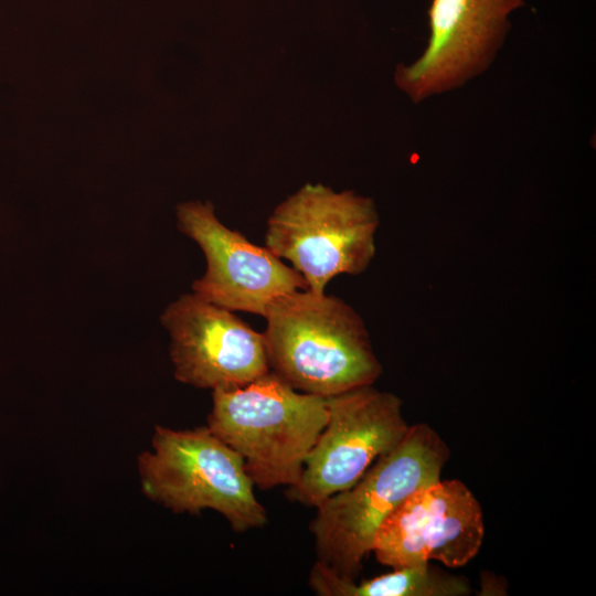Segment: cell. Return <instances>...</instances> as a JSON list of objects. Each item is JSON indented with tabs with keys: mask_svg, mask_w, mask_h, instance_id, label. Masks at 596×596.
<instances>
[{
	"mask_svg": "<svg viewBox=\"0 0 596 596\" xmlns=\"http://www.w3.org/2000/svg\"><path fill=\"white\" fill-rule=\"evenodd\" d=\"M174 377L196 389L244 386L269 371L263 333L234 311L184 294L162 312Z\"/></svg>",
	"mask_w": 596,
	"mask_h": 596,
	"instance_id": "30bf717a",
	"label": "cell"
},
{
	"mask_svg": "<svg viewBox=\"0 0 596 596\" xmlns=\"http://www.w3.org/2000/svg\"><path fill=\"white\" fill-rule=\"evenodd\" d=\"M207 427L241 455L259 489L295 486L328 421L327 397L299 392L270 370L212 391Z\"/></svg>",
	"mask_w": 596,
	"mask_h": 596,
	"instance_id": "7a4b0ae2",
	"label": "cell"
},
{
	"mask_svg": "<svg viewBox=\"0 0 596 596\" xmlns=\"http://www.w3.org/2000/svg\"><path fill=\"white\" fill-rule=\"evenodd\" d=\"M379 224L372 199L307 183L274 210L265 246L291 263L308 290L321 295L333 277L359 275L370 266Z\"/></svg>",
	"mask_w": 596,
	"mask_h": 596,
	"instance_id": "5b68a950",
	"label": "cell"
},
{
	"mask_svg": "<svg viewBox=\"0 0 596 596\" xmlns=\"http://www.w3.org/2000/svg\"><path fill=\"white\" fill-rule=\"evenodd\" d=\"M328 421L310 450L298 482L286 494L307 507L353 486L391 451L409 425L398 396L365 385L327 397Z\"/></svg>",
	"mask_w": 596,
	"mask_h": 596,
	"instance_id": "8992f818",
	"label": "cell"
},
{
	"mask_svg": "<svg viewBox=\"0 0 596 596\" xmlns=\"http://www.w3.org/2000/svg\"><path fill=\"white\" fill-rule=\"evenodd\" d=\"M309 586L319 596H465L470 585L464 577L451 575L430 562L398 568L361 581H347L326 564L316 561Z\"/></svg>",
	"mask_w": 596,
	"mask_h": 596,
	"instance_id": "8fae6325",
	"label": "cell"
},
{
	"mask_svg": "<svg viewBox=\"0 0 596 596\" xmlns=\"http://www.w3.org/2000/svg\"><path fill=\"white\" fill-rule=\"evenodd\" d=\"M448 458V447L429 425L409 426L353 486L316 507L310 531L317 561L355 581L383 521L411 493L440 479Z\"/></svg>",
	"mask_w": 596,
	"mask_h": 596,
	"instance_id": "3957f363",
	"label": "cell"
},
{
	"mask_svg": "<svg viewBox=\"0 0 596 596\" xmlns=\"http://www.w3.org/2000/svg\"><path fill=\"white\" fill-rule=\"evenodd\" d=\"M264 318L269 370L299 392L329 397L373 385L382 373L363 319L336 296L294 290Z\"/></svg>",
	"mask_w": 596,
	"mask_h": 596,
	"instance_id": "6da1fadb",
	"label": "cell"
},
{
	"mask_svg": "<svg viewBox=\"0 0 596 596\" xmlns=\"http://www.w3.org/2000/svg\"><path fill=\"white\" fill-rule=\"evenodd\" d=\"M483 535L482 509L470 489L460 480L438 479L387 515L372 552L392 568L432 561L459 567L478 554Z\"/></svg>",
	"mask_w": 596,
	"mask_h": 596,
	"instance_id": "9c48e42d",
	"label": "cell"
},
{
	"mask_svg": "<svg viewBox=\"0 0 596 596\" xmlns=\"http://www.w3.org/2000/svg\"><path fill=\"white\" fill-rule=\"evenodd\" d=\"M175 213L179 231L205 256L206 269L192 284L199 297L231 311L264 317L279 296L308 289L304 277L266 246L255 245L225 226L210 201L180 203Z\"/></svg>",
	"mask_w": 596,
	"mask_h": 596,
	"instance_id": "ba28073f",
	"label": "cell"
},
{
	"mask_svg": "<svg viewBox=\"0 0 596 596\" xmlns=\"http://www.w3.org/2000/svg\"><path fill=\"white\" fill-rule=\"evenodd\" d=\"M524 0H430L429 36L411 64L396 66L395 85L414 104L453 92L492 65Z\"/></svg>",
	"mask_w": 596,
	"mask_h": 596,
	"instance_id": "52a82bcc",
	"label": "cell"
},
{
	"mask_svg": "<svg viewBox=\"0 0 596 596\" xmlns=\"http://www.w3.org/2000/svg\"><path fill=\"white\" fill-rule=\"evenodd\" d=\"M137 467L142 493L173 513L211 509L235 532L267 522L243 458L207 426L175 430L156 425L151 449L139 455Z\"/></svg>",
	"mask_w": 596,
	"mask_h": 596,
	"instance_id": "277c9868",
	"label": "cell"
}]
</instances>
